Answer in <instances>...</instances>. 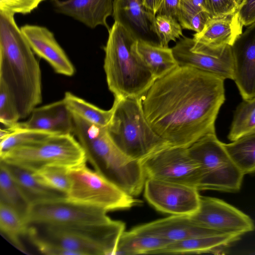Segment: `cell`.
<instances>
[{
  "label": "cell",
  "instance_id": "obj_1",
  "mask_svg": "<svg viewBox=\"0 0 255 255\" xmlns=\"http://www.w3.org/2000/svg\"><path fill=\"white\" fill-rule=\"evenodd\" d=\"M224 80L189 66H178L156 80L142 99L145 117L171 146L188 148L215 133L225 100Z\"/></svg>",
  "mask_w": 255,
  "mask_h": 255
},
{
  "label": "cell",
  "instance_id": "obj_2",
  "mask_svg": "<svg viewBox=\"0 0 255 255\" xmlns=\"http://www.w3.org/2000/svg\"><path fill=\"white\" fill-rule=\"evenodd\" d=\"M14 15L0 11V81L14 99L20 119H24L42 102L41 72Z\"/></svg>",
  "mask_w": 255,
  "mask_h": 255
},
{
  "label": "cell",
  "instance_id": "obj_3",
  "mask_svg": "<svg viewBox=\"0 0 255 255\" xmlns=\"http://www.w3.org/2000/svg\"><path fill=\"white\" fill-rule=\"evenodd\" d=\"M104 47V69L115 98H140L156 80L136 51L137 39L114 22Z\"/></svg>",
  "mask_w": 255,
  "mask_h": 255
},
{
  "label": "cell",
  "instance_id": "obj_4",
  "mask_svg": "<svg viewBox=\"0 0 255 255\" xmlns=\"http://www.w3.org/2000/svg\"><path fill=\"white\" fill-rule=\"evenodd\" d=\"M27 226L29 239L44 243L54 255H116L126 229L124 222L116 220L89 226Z\"/></svg>",
  "mask_w": 255,
  "mask_h": 255
},
{
  "label": "cell",
  "instance_id": "obj_5",
  "mask_svg": "<svg viewBox=\"0 0 255 255\" xmlns=\"http://www.w3.org/2000/svg\"><path fill=\"white\" fill-rule=\"evenodd\" d=\"M79 141L93 169L132 196L143 191L146 178L141 162L123 152L106 128L90 126L81 133Z\"/></svg>",
  "mask_w": 255,
  "mask_h": 255
},
{
  "label": "cell",
  "instance_id": "obj_6",
  "mask_svg": "<svg viewBox=\"0 0 255 255\" xmlns=\"http://www.w3.org/2000/svg\"><path fill=\"white\" fill-rule=\"evenodd\" d=\"M142 97L115 98L113 114L106 128L117 146L128 156L140 162L171 146L157 134L147 121Z\"/></svg>",
  "mask_w": 255,
  "mask_h": 255
},
{
  "label": "cell",
  "instance_id": "obj_7",
  "mask_svg": "<svg viewBox=\"0 0 255 255\" xmlns=\"http://www.w3.org/2000/svg\"><path fill=\"white\" fill-rule=\"evenodd\" d=\"M0 161L32 172L50 165L69 168L87 161L85 152L72 133L53 134L34 143L0 153Z\"/></svg>",
  "mask_w": 255,
  "mask_h": 255
},
{
  "label": "cell",
  "instance_id": "obj_8",
  "mask_svg": "<svg viewBox=\"0 0 255 255\" xmlns=\"http://www.w3.org/2000/svg\"><path fill=\"white\" fill-rule=\"evenodd\" d=\"M86 162L69 170L68 200L106 212L128 209L140 204L100 172L89 168Z\"/></svg>",
  "mask_w": 255,
  "mask_h": 255
},
{
  "label": "cell",
  "instance_id": "obj_9",
  "mask_svg": "<svg viewBox=\"0 0 255 255\" xmlns=\"http://www.w3.org/2000/svg\"><path fill=\"white\" fill-rule=\"evenodd\" d=\"M216 133L199 138L188 148L200 165V190L235 193L241 188L245 175L233 162Z\"/></svg>",
  "mask_w": 255,
  "mask_h": 255
},
{
  "label": "cell",
  "instance_id": "obj_10",
  "mask_svg": "<svg viewBox=\"0 0 255 255\" xmlns=\"http://www.w3.org/2000/svg\"><path fill=\"white\" fill-rule=\"evenodd\" d=\"M106 211L78 204L66 197L30 204L25 218L27 225L89 226L112 222Z\"/></svg>",
  "mask_w": 255,
  "mask_h": 255
},
{
  "label": "cell",
  "instance_id": "obj_11",
  "mask_svg": "<svg viewBox=\"0 0 255 255\" xmlns=\"http://www.w3.org/2000/svg\"><path fill=\"white\" fill-rule=\"evenodd\" d=\"M141 162L146 179L178 183L198 189L202 176L200 164L192 157L188 148L170 146Z\"/></svg>",
  "mask_w": 255,
  "mask_h": 255
},
{
  "label": "cell",
  "instance_id": "obj_12",
  "mask_svg": "<svg viewBox=\"0 0 255 255\" xmlns=\"http://www.w3.org/2000/svg\"><path fill=\"white\" fill-rule=\"evenodd\" d=\"M179 66H189L233 80V57L231 46L210 47L193 42L183 36L172 48Z\"/></svg>",
  "mask_w": 255,
  "mask_h": 255
},
{
  "label": "cell",
  "instance_id": "obj_13",
  "mask_svg": "<svg viewBox=\"0 0 255 255\" xmlns=\"http://www.w3.org/2000/svg\"><path fill=\"white\" fill-rule=\"evenodd\" d=\"M143 191L149 204L164 214L191 216L199 208L201 195L195 187L147 178Z\"/></svg>",
  "mask_w": 255,
  "mask_h": 255
},
{
  "label": "cell",
  "instance_id": "obj_14",
  "mask_svg": "<svg viewBox=\"0 0 255 255\" xmlns=\"http://www.w3.org/2000/svg\"><path fill=\"white\" fill-rule=\"evenodd\" d=\"M189 217L201 226L225 234L242 237L255 229L254 222L249 215L212 197L201 196L198 210Z\"/></svg>",
  "mask_w": 255,
  "mask_h": 255
},
{
  "label": "cell",
  "instance_id": "obj_15",
  "mask_svg": "<svg viewBox=\"0 0 255 255\" xmlns=\"http://www.w3.org/2000/svg\"><path fill=\"white\" fill-rule=\"evenodd\" d=\"M234 81L243 100L255 97V22L231 46Z\"/></svg>",
  "mask_w": 255,
  "mask_h": 255
},
{
  "label": "cell",
  "instance_id": "obj_16",
  "mask_svg": "<svg viewBox=\"0 0 255 255\" xmlns=\"http://www.w3.org/2000/svg\"><path fill=\"white\" fill-rule=\"evenodd\" d=\"M20 29L34 53L48 62L56 73L66 76L74 74L73 64L51 31L36 25L26 24Z\"/></svg>",
  "mask_w": 255,
  "mask_h": 255
},
{
  "label": "cell",
  "instance_id": "obj_17",
  "mask_svg": "<svg viewBox=\"0 0 255 255\" xmlns=\"http://www.w3.org/2000/svg\"><path fill=\"white\" fill-rule=\"evenodd\" d=\"M131 230L171 242L201 236L225 234L201 226L189 216L185 215H170L137 226Z\"/></svg>",
  "mask_w": 255,
  "mask_h": 255
},
{
  "label": "cell",
  "instance_id": "obj_18",
  "mask_svg": "<svg viewBox=\"0 0 255 255\" xmlns=\"http://www.w3.org/2000/svg\"><path fill=\"white\" fill-rule=\"evenodd\" d=\"M29 119L17 122L19 128L48 132L53 134L72 133L73 116L63 99L35 107Z\"/></svg>",
  "mask_w": 255,
  "mask_h": 255
},
{
  "label": "cell",
  "instance_id": "obj_19",
  "mask_svg": "<svg viewBox=\"0 0 255 255\" xmlns=\"http://www.w3.org/2000/svg\"><path fill=\"white\" fill-rule=\"evenodd\" d=\"M55 10L83 23L91 28L110 27L107 20L112 15L113 0H52Z\"/></svg>",
  "mask_w": 255,
  "mask_h": 255
},
{
  "label": "cell",
  "instance_id": "obj_20",
  "mask_svg": "<svg viewBox=\"0 0 255 255\" xmlns=\"http://www.w3.org/2000/svg\"><path fill=\"white\" fill-rule=\"evenodd\" d=\"M243 26L238 11L211 17L203 30L193 35V41L195 44L210 47L232 46L242 33Z\"/></svg>",
  "mask_w": 255,
  "mask_h": 255
},
{
  "label": "cell",
  "instance_id": "obj_21",
  "mask_svg": "<svg viewBox=\"0 0 255 255\" xmlns=\"http://www.w3.org/2000/svg\"><path fill=\"white\" fill-rule=\"evenodd\" d=\"M241 236L221 234L205 235L172 242L158 250L155 255L176 254H225L233 244Z\"/></svg>",
  "mask_w": 255,
  "mask_h": 255
},
{
  "label": "cell",
  "instance_id": "obj_22",
  "mask_svg": "<svg viewBox=\"0 0 255 255\" xmlns=\"http://www.w3.org/2000/svg\"><path fill=\"white\" fill-rule=\"evenodd\" d=\"M112 16L137 39L147 40L154 16L144 5V0H113Z\"/></svg>",
  "mask_w": 255,
  "mask_h": 255
},
{
  "label": "cell",
  "instance_id": "obj_23",
  "mask_svg": "<svg viewBox=\"0 0 255 255\" xmlns=\"http://www.w3.org/2000/svg\"><path fill=\"white\" fill-rule=\"evenodd\" d=\"M136 48L156 80L165 76L179 66L172 48L169 47L138 39Z\"/></svg>",
  "mask_w": 255,
  "mask_h": 255
},
{
  "label": "cell",
  "instance_id": "obj_24",
  "mask_svg": "<svg viewBox=\"0 0 255 255\" xmlns=\"http://www.w3.org/2000/svg\"><path fill=\"white\" fill-rule=\"evenodd\" d=\"M0 162L4 164L30 204L66 197L64 194L52 189L40 182L35 177L34 172Z\"/></svg>",
  "mask_w": 255,
  "mask_h": 255
},
{
  "label": "cell",
  "instance_id": "obj_25",
  "mask_svg": "<svg viewBox=\"0 0 255 255\" xmlns=\"http://www.w3.org/2000/svg\"><path fill=\"white\" fill-rule=\"evenodd\" d=\"M170 243L163 238L136 233L130 230L122 234L116 255H155Z\"/></svg>",
  "mask_w": 255,
  "mask_h": 255
},
{
  "label": "cell",
  "instance_id": "obj_26",
  "mask_svg": "<svg viewBox=\"0 0 255 255\" xmlns=\"http://www.w3.org/2000/svg\"><path fill=\"white\" fill-rule=\"evenodd\" d=\"M68 110L83 119L101 128H107L112 119L114 107L102 109L70 92L62 99Z\"/></svg>",
  "mask_w": 255,
  "mask_h": 255
},
{
  "label": "cell",
  "instance_id": "obj_27",
  "mask_svg": "<svg viewBox=\"0 0 255 255\" xmlns=\"http://www.w3.org/2000/svg\"><path fill=\"white\" fill-rule=\"evenodd\" d=\"M223 144L233 162L245 175L255 173V133Z\"/></svg>",
  "mask_w": 255,
  "mask_h": 255
},
{
  "label": "cell",
  "instance_id": "obj_28",
  "mask_svg": "<svg viewBox=\"0 0 255 255\" xmlns=\"http://www.w3.org/2000/svg\"><path fill=\"white\" fill-rule=\"evenodd\" d=\"M0 203L14 210L24 220L30 205L9 172L1 162Z\"/></svg>",
  "mask_w": 255,
  "mask_h": 255
},
{
  "label": "cell",
  "instance_id": "obj_29",
  "mask_svg": "<svg viewBox=\"0 0 255 255\" xmlns=\"http://www.w3.org/2000/svg\"><path fill=\"white\" fill-rule=\"evenodd\" d=\"M0 230L17 248L25 251L21 238L27 235L28 226L17 212L1 203H0Z\"/></svg>",
  "mask_w": 255,
  "mask_h": 255
},
{
  "label": "cell",
  "instance_id": "obj_30",
  "mask_svg": "<svg viewBox=\"0 0 255 255\" xmlns=\"http://www.w3.org/2000/svg\"><path fill=\"white\" fill-rule=\"evenodd\" d=\"M255 133V97L243 101L235 111L228 138L231 141Z\"/></svg>",
  "mask_w": 255,
  "mask_h": 255
},
{
  "label": "cell",
  "instance_id": "obj_31",
  "mask_svg": "<svg viewBox=\"0 0 255 255\" xmlns=\"http://www.w3.org/2000/svg\"><path fill=\"white\" fill-rule=\"evenodd\" d=\"M16 124L0 129V153L16 147L34 143L53 134L42 130L20 128Z\"/></svg>",
  "mask_w": 255,
  "mask_h": 255
},
{
  "label": "cell",
  "instance_id": "obj_32",
  "mask_svg": "<svg viewBox=\"0 0 255 255\" xmlns=\"http://www.w3.org/2000/svg\"><path fill=\"white\" fill-rule=\"evenodd\" d=\"M69 169L62 165H50L34 172V175L45 186L66 196L70 186Z\"/></svg>",
  "mask_w": 255,
  "mask_h": 255
},
{
  "label": "cell",
  "instance_id": "obj_33",
  "mask_svg": "<svg viewBox=\"0 0 255 255\" xmlns=\"http://www.w3.org/2000/svg\"><path fill=\"white\" fill-rule=\"evenodd\" d=\"M150 28L156 35L158 44L164 47H168L170 41H176L183 36V28L178 20L165 14H156Z\"/></svg>",
  "mask_w": 255,
  "mask_h": 255
},
{
  "label": "cell",
  "instance_id": "obj_34",
  "mask_svg": "<svg viewBox=\"0 0 255 255\" xmlns=\"http://www.w3.org/2000/svg\"><path fill=\"white\" fill-rule=\"evenodd\" d=\"M20 119L14 99L5 84L0 81V122L5 127L15 125Z\"/></svg>",
  "mask_w": 255,
  "mask_h": 255
},
{
  "label": "cell",
  "instance_id": "obj_35",
  "mask_svg": "<svg viewBox=\"0 0 255 255\" xmlns=\"http://www.w3.org/2000/svg\"><path fill=\"white\" fill-rule=\"evenodd\" d=\"M245 0H206L207 11L212 17L238 12Z\"/></svg>",
  "mask_w": 255,
  "mask_h": 255
},
{
  "label": "cell",
  "instance_id": "obj_36",
  "mask_svg": "<svg viewBox=\"0 0 255 255\" xmlns=\"http://www.w3.org/2000/svg\"><path fill=\"white\" fill-rule=\"evenodd\" d=\"M44 0H0V11L14 15L27 14Z\"/></svg>",
  "mask_w": 255,
  "mask_h": 255
},
{
  "label": "cell",
  "instance_id": "obj_37",
  "mask_svg": "<svg viewBox=\"0 0 255 255\" xmlns=\"http://www.w3.org/2000/svg\"><path fill=\"white\" fill-rule=\"evenodd\" d=\"M212 17L208 12L201 11L194 14L182 16L177 20L183 29L191 30L199 33L201 32L209 19Z\"/></svg>",
  "mask_w": 255,
  "mask_h": 255
},
{
  "label": "cell",
  "instance_id": "obj_38",
  "mask_svg": "<svg viewBox=\"0 0 255 255\" xmlns=\"http://www.w3.org/2000/svg\"><path fill=\"white\" fill-rule=\"evenodd\" d=\"M201 11H207L206 0H180V11L177 19L179 16L194 14Z\"/></svg>",
  "mask_w": 255,
  "mask_h": 255
},
{
  "label": "cell",
  "instance_id": "obj_39",
  "mask_svg": "<svg viewBox=\"0 0 255 255\" xmlns=\"http://www.w3.org/2000/svg\"><path fill=\"white\" fill-rule=\"evenodd\" d=\"M244 25L248 26L255 22V0H245L238 11Z\"/></svg>",
  "mask_w": 255,
  "mask_h": 255
},
{
  "label": "cell",
  "instance_id": "obj_40",
  "mask_svg": "<svg viewBox=\"0 0 255 255\" xmlns=\"http://www.w3.org/2000/svg\"><path fill=\"white\" fill-rule=\"evenodd\" d=\"M180 7V0H164L157 14L171 16L177 19Z\"/></svg>",
  "mask_w": 255,
  "mask_h": 255
},
{
  "label": "cell",
  "instance_id": "obj_41",
  "mask_svg": "<svg viewBox=\"0 0 255 255\" xmlns=\"http://www.w3.org/2000/svg\"><path fill=\"white\" fill-rule=\"evenodd\" d=\"M164 0H144L146 9L155 16L160 8Z\"/></svg>",
  "mask_w": 255,
  "mask_h": 255
}]
</instances>
